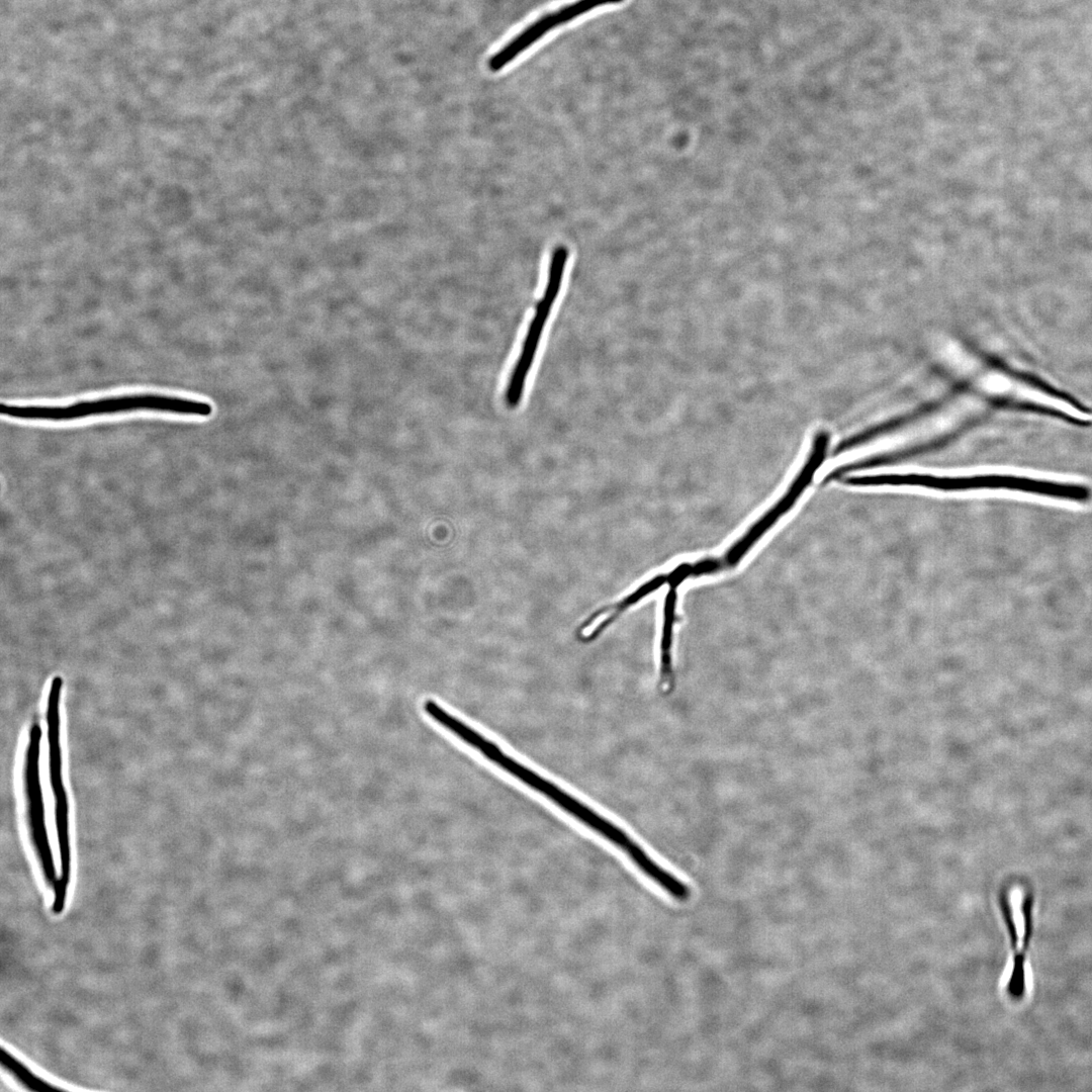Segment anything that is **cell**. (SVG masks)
Returning a JSON list of instances; mask_svg holds the SVG:
<instances>
[{
    "label": "cell",
    "instance_id": "cell-4",
    "mask_svg": "<svg viewBox=\"0 0 1092 1092\" xmlns=\"http://www.w3.org/2000/svg\"><path fill=\"white\" fill-rule=\"evenodd\" d=\"M568 258V249L557 246L551 257L547 282L543 295L535 305L517 361L512 369L505 398L511 404H519L523 398L527 378L533 367L544 329L558 297Z\"/></svg>",
    "mask_w": 1092,
    "mask_h": 1092
},
{
    "label": "cell",
    "instance_id": "cell-5",
    "mask_svg": "<svg viewBox=\"0 0 1092 1092\" xmlns=\"http://www.w3.org/2000/svg\"><path fill=\"white\" fill-rule=\"evenodd\" d=\"M1001 907L1012 950L1005 990L1011 999L1020 1001L1028 989L1027 954L1033 930V899L1027 891L1015 887Z\"/></svg>",
    "mask_w": 1092,
    "mask_h": 1092
},
{
    "label": "cell",
    "instance_id": "cell-6",
    "mask_svg": "<svg viewBox=\"0 0 1092 1092\" xmlns=\"http://www.w3.org/2000/svg\"><path fill=\"white\" fill-rule=\"evenodd\" d=\"M41 734L42 731L39 724L36 722L32 723L29 729V740L25 753L23 780L31 841L39 860L44 880L50 887H54L58 878L46 825L44 803L39 777Z\"/></svg>",
    "mask_w": 1092,
    "mask_h": 1092
},
{
    "label": "cell",
    "instance_id": "cell-3",
    "mask_svg": "<svg viewBox=\"0 0 1092 1092\" xmlns=\"http://www.w3.org/2000/svg\"><path fill=\"white\" fill-rule=\"evenodd\" d=\"M63 678L59 675L52 680L48 705L47 725L49 741L50 781L55 798V819L60 850L61 874L54 891L66 896L71 874V848L69 836V803L62 777V750L60 741V700Z\"/></svg>",
    "mask_w": 1092,
    "mask_h": 1092
},
{
    "label": "cell",
    "instance_id": "cell-1",
    "mask_svg": "<svg viewBox=\"0 0 1092 1092\" xmlns=\"http://www.w3.org/2000/svg\"><path fill=\"white\" fill-rule=\"evenodd\" d=\"M479 753L528 788L548 799L585 827L621 850L641 874L677 902H687L691 888L661 867L629 834L585 803L508 754L489 738L478 745Z\"/></svg>",
    "mask_w": 1092,
    "mask_h": 1092
},
{
    "label": "cell",
    "instance_id": "cell-8",
    "mask_svg": "<svg viewBox=\"0 0 1092 1092\" xmlns=\"http://www.w3.org/2000/svg\"><path fill=\"white\" fill-rule=\"evenodd\" d=\"M1 1065L9 1071L14 1078L30 1090L56 1089L48 1082L35 1076L28 1068L15 1059L6 1050H1Z\"/></svg>",
    "mask_w": 1092,
    "mask_h": 1092
},
{
    "label": "cell",
    "instance_id": "cell-7",
    "mask_svg": "<svg viewBox=\"0 0 1092 1092\" xmlns=\"http://www.w3.org/2000/svg\"><path fill=\"white\" fill-rule=\"evenodd\" d=\"M592 10V5L588 0H576L562 6L558 10L547 13L541 16L539 19L528 25L523 31L511 39L506 46H504L498 52H496L488 61V68L491 72H497L502 70L506 65L511 63L524 51L528 50L533 43L544 36L548 31L553 28L567 23L572 19L582 15Z\"/></svg>",
    "mask_w": 1092,
    "mask_h": 1092
},
{
    "label": "cell",
    "instance_id": "cell-2",
    "mask_svg": "<svg viewBox=\"0 0 1092 1092\" xmlns=\"http://www.w3.org/2000/svg\"><path fill=\"white\" fill-rule=\"evenodd\" d=\"M139 410L200 417H208L212 413V406L207 402L152 393L83 400L67 406L14 405L6 403L1 405L2 415L24 420L48 421H71L91 416Z\"/></svg>",
    "mask_w": 1092,
    "mask_h": 1092
}]
</instances>
